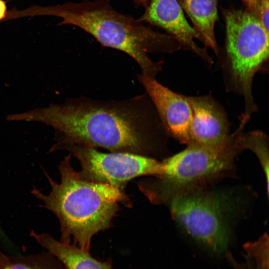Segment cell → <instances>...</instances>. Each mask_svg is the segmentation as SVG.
<instances>
[{"instance_id": "cell-18", "label": "cell", "mask_w": 269, "mask_h": 269, "mask_svg": "<svg viewBox=\"0 0 269 269\" xmlns=\"http://www.w3.org/2000/svg\"><path fill=\"white\" fill-rule=\"evenodd\" d=\"M258 0H242L246 5V8L250 11H252L254 9Z\"/></svg>"}, {"instance_id": "cell-13", "label": "cell", "mask_w": 269, "mask_h": 269, "mask_svg": "<svg viewBox=\"0 0 269 269\" xmlns=\"http://www.w3.org/2000/svg\"><path fill=\"white\" fill-rule=\"evenodd\" d=\"M241 123L235 137V145L240 150L250 149L257 156L266 178L267 192L269 195V139L265 133L261 131L243 133L249 118L242 116Z\"/></svg>"}, {"instance_id": "cell-17", "label": "cell", "mask_w": 269, "mask_h": 269, "mask_svg": "<svg viewBox=\"0 0 269 269\" xmlns=\"http://www.w3.org/2000/svg\"><path fill=\"white\" fill-rule=\"evenodd\" d=\"M7 12L5 1L3 0H0V20L4 19Z\"/></svg>"}, {"instance_id": "cell-4", "label": "cell", "mask_w": 269, "mask_h": 269, "mask_svg": "<svg viewBox=\"0 0 269 269\" xmlns=\"http://www.w3.org/2000/svg\"><path fill=\"white\" fill-rule=\"evenodd\" d=\"M226 39L222 60L226 89L243 97V115L250 117L258 107L253 95L255 74L269 58V32L247 8L223 10Z\"/></svg>"}, {"instance_id": "cell-6", "label": "cell", "mask_w": 269, "mask_h": 269, "mask_svg": "<svg viewBox=\"0 0 269 269\" xmlns=\"http://www.w3.org/2000/svg\"><path fill=\"white\" fill-rule=\"evenodd\" d=\"M230 198L201 187L179 194L168 203L173 219L194 241L215 254L225 252L230 231Z\"/></svg>"}, {"instance_id": "cell-1", "label": "cell", "mask_w": 269, "mask_h": 269, "mask_svg": "<svg viewBox=\"0 0 269 269\" xmlns=\"http://www.w3.org/2000/svg\"><path fill=\"white\" fill-rule=\"evenodd\" d=\"M16 119L52 127L53 145L74 144L149 157L161 151L168 135L146 93L118 101L80 97L18 113Z\"/></svg>"}, {"instance_id": "cell-16", "label": "cell", "mask_w": 269, "mask_h": 269, "mask_svg": "<svg viewBox=\"0 0 269 269\" xmlns=\"http://www.w3.org/2000/svg\"><path fill=\"white\" fill-rule=\"evenodd\" d=\"M251 11L269 32V0H259Z\"/></svg>"}, {"instance_id": "cell-19", "label": "cell", "mask_w": 269, "mask_h": 269, "mask_svg": "<svg viewBox=\"0 0 269 269\" xmlns=\"http://www.w3.org/2000/svg\"><path fill=\"white\" fill-rule=\"evenodd\" d=\"M0 237L3 239V240L6 242L8 241V239L6 238V235L4 234V232L1 229L0 227Z\"/></svg>"}, {"instance_id": "cell-15", "label": "cell", "mask_w": 269, "mask_h": 269, "mask_svg": "<svg viewBox=\"0 0 269 269\" xmlns=\"http://www.w3.org/2000/svg\"><path fill=\"white\" fill-rule=\"evenodd\" d=\"M0 269H66L53 255L44 252L29 255L7 256Z\"/></svg>"}, {"instance_id": "cell-7", "label": "cell", "mask_w": 269, "mask_h": 269, "mask_svg": "<svg viewBox=\"0 0 269 269\" xmlns=\"http://www.w3.org/2000/svg\"><path fill=\"white\" fill-rule=\"evenodd\" d=\"M66 150L81 165L79 171L86 180L107 184L125 192L128 182L144 175L162 173L161 162L149 156L123 152L103 153L96 148L74 144L53 145L49 152Z\"/></svg>"}, {"instance_id": "cell-10", "label": "cell", "mask_w": 269, "mask_h": 269, "mask_svg": "<svg viewBox=\"0 0 269 269\" xmlns=\"http://www.w3.org/2000/svg\"><path fill=\"white\" fill-rule=\"evenodd\" d=\"M192 112L188 144L223 146L230 140L229 124L221 106L211 96H186Z\"/></svg>"}, {"instance_id": "cell-8", "label": "cell", "mask_w": 269, "mask_h": 269, "mask_svg": "<svg viewBox=\"0 0 269 269\" xmlns=\"http://www.w3.org/2000/svg\"><path fill=\"white\" fill-rule=\"evenodd\" d=\"M137 78L154 104L168 135L187 144L192 112L186 96L171 91L154 77L141 73L137 74Z\"/></svg>"}, {"instance_id": "cell-3", "label": "cell", "mask_w": 269, "mask_h": 269, "mask_svg": "<svg viewBox=\"0 0 269 269\" xmlns=\"http://www.w3.org/2000/svg\"><path fill=\"white\" fill-rule=\"evenodd\" d=\"M71 154L58 166L60 182L45 171L51 191L45 194L36 187L31 193L52 212L60 226V242L89 251L92 237L109 228L119 204L129 201L125 192L107 184L83 178L71 164Z\"/></svg>"}, {"instance_id": "cell-9", "label": "cell", "mask_w": 269, "mask_h": 269, "mask_svg": "<svg viewBox=\"0 0 269 269\" xmlns=\"http://www.w3.org/2000/svg\"><path fill=\"white\" fill-rule=\"evenodd\" d=\"M138 19L163 28L175 38L181 48L194 53L209 66L212 64L206 48L194 41L198 39L203 42L200 34L186 20L177 0H151Z\"/></svg>"}, {"instance_id": "cell-21", "label": "cell", "mask_w": 269, "mask_h": 269, "mask_svg": "<svg viewBox=\"0 0 269 269\" xmlns=\"http://www.w3.org/2000/svg\"><path fill=\"white\" fill-rule=\"evenodd\" d=\"M2 253V252L0 249V256L1 255Z\"/></svg>"}, {"instance_id": "cell-12", "label": "cell", "mask_w": 269, "mask_h": 269, "mask_svg": "<svg viewBox=\"0 0 269 269\" xmlns=\"http://www.w3.org/2000/svg\"><path fill=\"white\" fill-rule=\"evenodd\" d=\"M190 18L193 27L203 38V43L217 55L219 48L215 35V25L218 19L219 0H177Z\"/></svg>"}, {"instance_id": "cell-2", "label": "cell", "mask_w": 269, "mask_h": 269, "mask_svg": "<svg viewBox=\"0 0 269 269\" xmlns=\"http://www.w3.org/2000/svg\"><path fill=\"white\" fill-rule=\"evenodd\" d=\"M25 16L53 15L60 24L77 26L102 45L122 51L139 65L141 73L155 78L163 62L153 61L151 53H171L181 47L172 36L155 31L138 19L115 9L107 0H84L50 6L33 5L24 10Z\"/></svg>"}, {"instance_id": "cell-20", "label": "cell", "mask_w": 269, "mask_h": 269, "mask_svg": "<svg viewBox=\"0 0 269 269\" xmlns=\"http://www.w3.org/2000/svg\"><path fill=\"white\" fill-rule=\"evenodd\" d=\"M133 0L136 2L137 3L147 5V4L149 3L151 0Z\"/></svg>"}, {"instance_id": "cell-5", "label": "cell", "mask_w": 269, "mask_h": 269, "mask_svg": "<svg viewBox=\"0 0 269 269\" xmlns=\"http://www.w3.org/2000/svg\"><path fill=\"white\" fill-rule=\"evenodd\" d=\"M237 131L228 142L216 148L193 144L162 162L161 174L141 181L140 191L153 204H168L174 197L201 185L232 167L240 150L235 145Z\"/></svg>"}, {"instance_id": "cell-11", "label": "cell", "mask_w": 269, "mask_h": 269, "mask_svg": "<svg viewBox=\"0 0 269 269\" xmlns=\"http://www.w3.org/2000/svg\"><path fill=\"white\" fill-rule=\"evenodd\" d=\"M43 248L56 258L66 269H112L109 260L102 262L93 258L87 251L71 244L57 241L47 233H30Z\"/></svg>"}, {"instance_id": "cell-14", "label": "cell", "mask_w": 269, "mask_h": 269, "mask_svg": "<svg viewBox=\"0 0 269 269\" xmlns=\"http://www.w3.org/2000/svg\"><path fill=\"white\" fill-rule=\"evenodd\" d=\"M245 262L239 264L229 253L227 259L236 269H269V236L265 233L257 241L244 244Z\"/></svg>"}]
</instances>
